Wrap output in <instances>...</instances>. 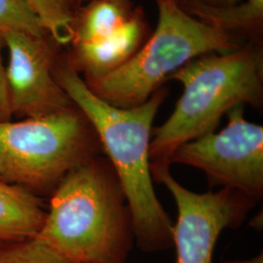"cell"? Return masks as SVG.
<instances>
[{
    "instance_id": "cell-1",
    "label": "cell",
    "mask_w": 263,
    "mask_h": 263,
    "mask_svg": "<svg viewBox=\"0 0 263 263\" xmlns=\"http://www.w3.org/2000/svg\"><path fill=\"white\" fill-rule=\"evenodd\" d=\"M56 79L93 126L120 180L131 209L135 243L145 253L173 247L174 222L154 191L149 155L152 124L166 92L158 89L145 103L121 108L98 97L72 68L61 69Z\"/></svg>"
},
{
    "instance_id": "cell-2",
    "label": "cell",
    "mask_w": 263,
    "mask_h": 263,
    "mask_svg": "<svg viewBox=\"0 0 263 263\" xmlns=\"http://www.w3.org/2000/svg\"><path fill=\"white\" fill-rule=\"evenodd\" d=\"M36 238L71 262H127L133 216L109 160L94 156L61 180Z\"/></svg>"
},
{
    "instance_id": "cell-3",
    "label": "cell",
    "mask_w": 263,
    "mask_h": 263,
    "mask_svg": "<svg viewBox=\"0 0 263 263\" xmlns=\"http://www.w3.org/2000/svg\"><path fill=\"white\" fill-rule=\"evenodd\" d=\"M171 78L183 86L168 120L153 131L151 165L170 166L179 145L216 131L222 116L237 106L262 100V61L247 48L193 60Z\"/></svg>"
},
{
    "instance_id": "cell-4",
    "label": "cell",
    "mask_w": 263,
    "mask_h": 263,
    "mask_svg": "<svg viewBox=\"0 0 263 263\" xmlns=\"http://www.w3.org/2000/svg\"><path fill=\"white\" fill-rule=\"evenodd\" d=\"M158 24L139 53L122 66L87 83L106 103L130 108L145 103L168 77L197 57L235 51L221 28L200 22L180 9L174 0H155Z\"/></svg>"
},
{
    "instance_id": "cell-5",
    "label": "cell",
    "mask_w": 263,
    "mask_h": 263,
    "mask_svg": "<svg viewBox=\"0 0 263 263\" xmlns=\"http://www.w3.org/2000/svg\"><path fill=\"white\" fill-rule=\"evenodd\" d=\"M102 149L91 123L71 107L18 122H0V179L48 192Z\"/></svg>"
},
{
    "instance_id": "cell-6",
    "label": "cell",
    "mask_w": 263,
    "mask_h": 263,
    "mask_svg": "<svg viewBox=\"0 0 263 263\" xmlns=\"http://www.w3.org/2000/svg\"><path fill=\"white\" fill-rule=\"evenodd\" d=\"M227 116L221 131L179 145L170 165L197 168L205 173L211 186L232 188L257 202L263 196V127L245 118L242 105Z\"/></svg>"
},
{
    "instance_id": "cell-7",
    "label": "cell",
    "mask_w": 263,
    "mask_h": 263,
    "mask_svg": "<svg viewBox=\"0 0 263 263\" xmlns=\"http://www.w3.org/2000/svg\"><path fill=\"white\" fill-rule=\"evenodd\" d=\"M153 181L168 188L178 207L173 227L177 263H212L216 242L223 230L237 228L256 201L232 188L195 193L181 185L170 166L151 165Z\"/></svg>"
},
{
    "instance_id": "cell-8",
    "label": "cell",
    "mask_w": 263,
    "mask_h": 263,
    "mask_svg": "<svg viewBox=\"0 0 263 263\" xmlns=\"http://www.w3.org/2000/svg\"><path fill=\"white\" fill-rule=\"evenodd\" d=\"M2 39L9 49L6 72L13 113L33 118L69 108L71 101L52 74L41 38L12 32Z\"/></svg>"
},
{
    "instance_id": "cell-9",
    "label": "cell",
    "mask_w": 263,
    "mask_h": 263,
    "mask_svg": "<svg viewBox=\"0 0 263 263\" xmlns=\"http://www.w3.org/2000/svg\"><path fill=\"white\" fill-rule=\"evenodd\" d=\"M45 216L33 192L0 179V243L36 237Z\"/></svg>"
},
{
    "instance_id": "cell-10",
    "label": "cell",
    "mask_w": 263,
    "mask_h": 263,
    "mask_svg": "<svg viewBox=\"0 0 263 263\" xmlns=\"http://www.w3.org/2000/svg\"><path fill=\"white\" fill-rule=\"evenodd\" d=\"M141 34L140 23L135 18H130L117 33L109 37L93 43L76 44L78 63L87 74L86 83L122 66L138 46Z\"/></svg>"
},
{
    "instance_id": "cell-11",
    "label": "cell",
    "mask_w": 263,
    "mask_h": 263,
    "mask_svg": "<svg viewBox=\"0 0 263 263\" xmlns=\"http://www.w3.org/2000/svg\"><path fill=\"white\" fill-rule=\"evenodd\" d=\"M130 17L117 0H100L87 11L76 44L93 43L117 33Z\"/></svg>"
},
{
    "instance_id": "cell-12",
    "label": "cell",
    "mask_w": 263,
    "mask_h": 263,
    "mask_svg": "<svg viewBox=\"0 0 263 263\" xmlns=\"http://www.w3.org/2000/svg\"><path fill=\"white\" fill-rule=\"evenodd\" d=\"M194 13L209 22L208 24L223 29L252 25L262 18L263 0H246L239 5L211 6L199 4L194 7Z\"/></svg>"
},
{
    "instance_id": "cell-13",
    "label": "cell",
    "mask_w": 263,
    "mask_h": 263,
    "mask_svg": "<svg viewBox=\"0 0 263 263\" xmlns=\"http://www.w3.org/2000/svg\"><path fill=\"white\" fill-rule=\"evenodd\" d=\"M42 28L60 44L76 37L68 0H27Z\"/></svg>"
},
{
    "instance_id": "cell-14",
    "label": "cell",
    "mask_w": 263,
    "mask_h": 263,
    "mask_svg": "<svg viewBox=\"0 0 263 263\" xmlns=\"http://www.w3.org/2000/svg\"><path fill=\"white\" fill-rule=\"evenodd\" d=\"M44 31L27 0H0V38L12 32L42 38Z\"/></svg>"
},
{
    "instance_id": "cell-15",
    "label": "cell",
    "mask_w": 263,
    "mask_h": 263,
    "mask_svg": "<svg viewBox=\"0 0 263 263\" xmlns=\"http://www.w3.org/2000/svg\"><path fill=\"white\" fill-rule=\"evenodd\" d=\"M0 263H73L36 237L0 243Z\"/></svg>"
},
{
    "instance_id": "cell-16",
    "label": "cell",
    "mask_w": 263,
    "mask_h": 263,
    "mask_svg": "<svg viewBox=\"0 0 263 263\" xmlns=\"http://www.w3.org/2000/svg\"><path fill=\"white\" fill-rule=\"evenodd\" d=\"M13 106L11 101L9 84L6 68L3 65L0 43V122H9L13 116Z\"/></svg>"
},
{
    "instance_id": "cell-17",
    "label": "cell",
    "mask_w": 263,
    "mask_h": 263,
    "mask_svg": "<svg viewBox=\"0 0 263 263\" xmlns=\"http://www.w3.org/2000/svg\"><path fill=\"white\" fill-rule=\"evenodd\" d=\"M224 263H263V254L260 253L258 255L254 256L253 258L250 259H244V260H240V259H235V260H227Z\"/></svg>"
},
{
    "instance_id": "cell-18",
    "label": "cell",
    "mask_w": 263,
    "mask_h": 263,
    "mask_svg": "<svg viewBox=\"0 0 263 263\" xmlns=\"http://www.w3.org/2000/svg\"><path fill=\"white\" fill-rule=\"evenodd\" d=\"M207 1L210 4H213V6H217V5L220 4L219 7H223V6L233 5L236 1H238V0H207Z\"/></svg>"
}]
</instances>
